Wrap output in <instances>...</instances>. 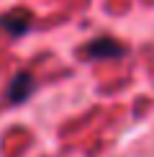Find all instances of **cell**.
Returning a JSON list of instances; mask_svg holds the SVG:
<instances>
[{
	"label": "cell",
	"instance_id": "1",
	"mask_svg": "<svg viewBox=\"0 0 154 157\" xmlns=\"http://www.w3.org/2000/svg\"><path fill=\"white\" fill-rule=\"evenodd\" d=\"M126 54H128V47L113 36H98L82 47V57H90V59H121Z\"/></svg>",
	"mask_w": 154,
	"mask_h": 157
},
{
	"label": "cell",
	"instance_id": "2",
	"mask_svg": "<svg viewBox=\"0 0 154 157\" xmlns=\"http://www.w3.org/2000/svg\"><path fill=\"white\" fill-rule=\"evenodd\" d=\"M36 90V80L31 72H16L13 80L8 82V90H5V101L10 106H21L23 101H28Z\"/></svg>",
	"mask_w": 154,
	"mask_h": 157
},
{
	"label": "cell",
	"instance_id": "3",
	"mask_svg": "<svg viewBox=\"0 0 154 157\" xmlns=\"http://www.w3.org/2000/svg\"><path fill=\"white\" fill-rule=\"evenodd\" d=\"M31 23H34V16H31L26 8H16V10L0 16V29L8 31V36H13V39L23 36L26 31L31 29Z\"/></svg>",
	"mask_w": 154,
	"mask_h": 157
}]
</instances>
